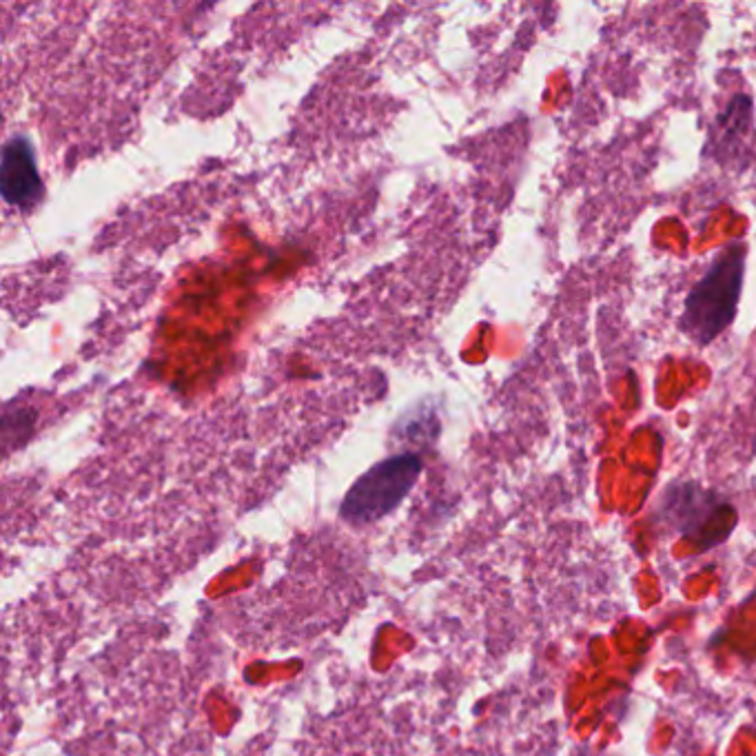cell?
Listing matches in <instances>:
<instances>
[{
    "mask_svg": "<svg viewBox=\"0 0 756 756\" xmlns=\"http://www.w3.org/2000/svg\"><path fill=\"white\" fill-rule=\"evenodd\" d=\"M0 191H3L5 202L23 209L32 207L40 198V193H43L34 151L25 138H12L3 149Z\"/></svg>",
    "mask_w": 756,
    "mask_h": 756,
    "instance_id": "3",
    "label": "cell"
},
{
    "mask_svg": "<svg viewBox=\"0 0 756 756\" xmlns=\"http://www.w3.org/2000/svg\"><path fill=\"white\" fill-rule=\"evenodd\" d=\"M750 122H752V102L748 96H737L730 102V107L717 116V125H714V129H717V140H714V145H717L721 151L725 147L734 145V142L748 134Z\"/></svg>",
    "mask_w": 756,
    "mask_h": 756,
    "instance_id": "4",
    "label": "cell"
},
{
    "mask_svg": "<svg viewBox=\"0 0 756 756\" xmlns=\"http://www.w3.org/2000/svg\"><path fill=\"white\" fill-rule=\"evenodd\" d=\"M745 247L734 242L714 258L683 304L681 331L694 344L708 346L732 324L743 289Z\"/></svg>",
    "mask_w": 756,
    "mask_h": 756,
    "instance_id": "1",
    "label": "cell"
},
{
    "mask_svg": "<svg viewBox=\"0 0 756 756\" xmlns=\"http://www.w3.org/2000/svg\"><path fill=\"white\" fill-rule=\"evenodd\" d=\"M422 473V462L417 455L404 453L364 473L342 502V517L351 524H371L402 502L411 493L417 477Z\"/></svg>",
    "mask_w": 756,
    "mask_h": 756,
    "instance_id": "2",
    "label": "cell"
}]
</instances>
